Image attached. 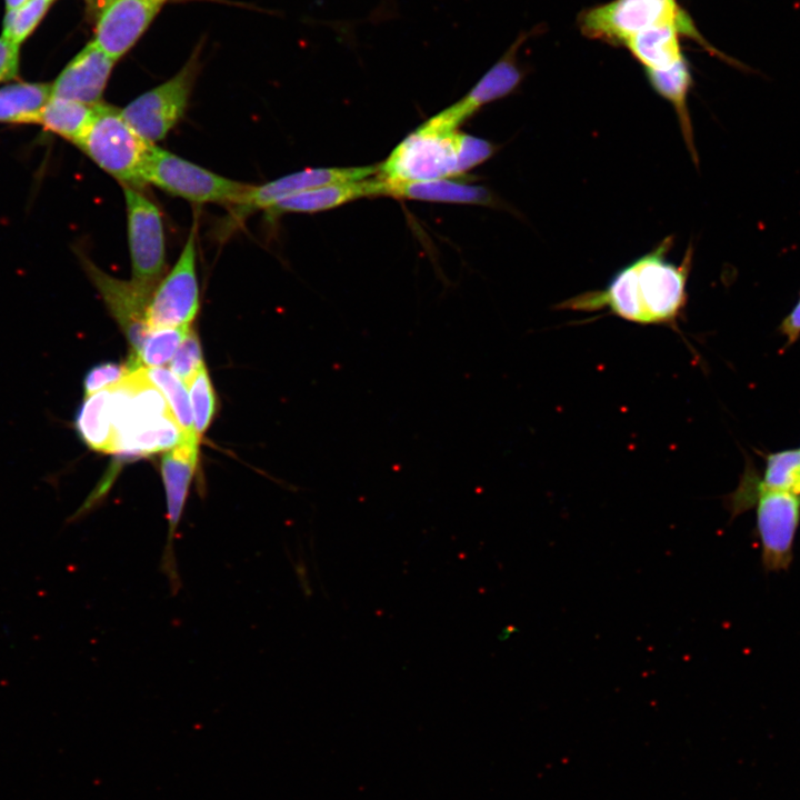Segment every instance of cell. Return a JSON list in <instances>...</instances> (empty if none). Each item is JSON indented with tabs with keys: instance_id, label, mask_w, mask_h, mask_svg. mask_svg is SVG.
I'll return each mask as SVG.
<instances>
[{
	"instance_id": "obj_1",
	"label": "cell",
	"mask_w": 800,
	"mask_h": 800,
	"mask_svg": "<svg viewBox=\"0 0 800 800\" xmlns=\"http://www.w3.org/2000/svg\"><path fill=\"white\" fill-rule=\"evenodd\" d=\"M673 238H664L650 252L620 269L603 289L577 294L558 304L573 311L608 310L638 324L674 328L687 306V281L692 248L679 264L667 258Z\"/></svg>"
},
{
	"instance_id": "obj_2",
	"label": "cell",
	"mask_w": 800,
	"mask_h": 800,
	"mask_svg": "<svg viewBox=\"0 0 800 800\" xmlns=\"http://www.w3.org/2000/svg\"><path fill=\"white\" fill-rule=\"evenodd\" d=\"M111 392L112 453L136 458L168 451L184 440L164 396L143 368L129 371Z\"/></svg>"
},
{
	"instance_id": "obj_3",
	"label": "cell",
	"mask_w": 800,
	"mask_h": 800,
	"mask_svg": "<svg viewBox=\"0 0 800 800\" xmlns=\"http://www.w3.org/2000/svg\"><path fill=\"white\" fill-rule=\"evenodd\" d=\"M77 146L123 187L147 184L144 166L153 146L126 121L121 109L106 103L94 107L93 117Z\"/></svg>"
},
{
	"instance_id": "obj_4",
	"label": "cell",
	"mask_w": 800,
	"mask_h": 800,
	"mask_svg": "<svg viewBox=\"0 0 800 800\" xmlns=\"http://www.w3.org/2000/svg\"><path fill=\"white\" fill-rule=\"evenodd\" d=\"M462 134L434 130L423 123L379 166L381 178L389 181H427L463 173Z\"/></svg>"
},
{
	"instance_id": "obj_5",
	"label": "cell",
	"mask_w": 800,
	"mask_h": 800,
	"mask_svg": "<svg viewBox=\"0 0 800 800\" xmlns=\"http://www.w3.org/2000/svg\"><path fill=\"white\" fill-rule=\"evenodd\" d=\"M146 183L194 203L230 207L242 201L252 184L231 180L153 144L143 170Z\"/></svg>"
},
{
	"instance_id": "obj_6",
	"label": "cell",
	"mask_w": 800,
	"mask_h": 800,
	"mask_svg": "<svg viewBox=\"0 0 800 800\" xmlns=\"http://www.w3.org/2000/svg\"><path fill=\"white\" fill-rule=\"evenodd\" d=\"M662 24H674L682 33L699 38L676 0H613L580 18V28L587 37L624 46L641 31Z\"/></svg>"
},
{
	"instance_id": "obj_7",
	"label": "cell",
	"mask_w": 800,
	"mask_h": 800,
	"mask_svg": "<svg viewBox=\"0 0 800 800\" xmlns=\"http://www.w3.org/2000/svg\"><path fill=\"white\" fill-rule=\"evenodd\" d=\"M198 64V58L193 54L172 78L143 92L121 109L126 121L146 141L156 144L182 118Z\"/></svg>"
},
{
	"instance_id": "obj_8",
	"label": "cell",
	"mask_w": 800,
	"mask_h": 800,
	"mask_svg": "<svg viewBox=\"0 0 800 800\" xmlns=\"http://www.w3.org/2000/svg\"><path fill=\"white\" fill-rule=\"evenodd\" d=\"M132 280L157 287L166 270L161 214L140 189L123 187Z\"/></svg>"
},
{
	"instance_id": "obj_9",
	"label": "cell",
	"mask_w": 800,
	"mask_h": 800,
	"mask_svg": "<svg viewBox=\"0 0 800 800\" xmlns=\"http://www.w3.org/2000/svg\"><path fill=\"white\" fill-rule=\"evenodd\" d=\"M199 309L196 231L191 229L178 261L152 292L147 309L149 331L190 326Z\"/></svg>"
},
{
	"instance_id": "obj_10",
	"label": "cell",
	"mask_w": 800,
	"mask_h": 800,
	"mask_svg": "<svg viewBox=\"0 0 800 800\" xmlns=\"http://www.w3.org/2000/svg\"><path fill=\"white\" fill-rule=\"evenodd\" d=\"M756 533L766 572L787 570L800 526V496L788 491L759 490L756 502Z\"/></svg>"
},
{
	"instance_id": "obj_11",
	"label": "cell",
	"mask_w": 800,
	"mask_h": 800,
	"mask_svg": "<svg viewBox=\"0 0 800 800\" xmlns=\"http://www.w3.org/2000/svg\"><path fill=\"white\" fill-rule=\"evenodd\" d=\"M198 443L197 440H183L166 451L161 458V477L167 498L168 536L160 570L169 581L172 596H176L181 588L173 543L196 470Z\"/></svg>"
},
{
	"instance_id": "obj_12",
	"label": "cell",
	"mask_w": 800,
	"mask_h": 800,
	"mask_svg": "<svg viewBox=\"0 0 800 800\" xmlns=\"http://www.w3.org/2000/svg\"><path fill=\"white\" fill-rule=\"evenodd\" d=\"M81 261L89 279L123 330L131 350L127 364L132 363L150 332L147 327V309L156 287L143 286L132 279L127 281L113 278L86 257H81Z\"/></svg>"
},
{
	"instance_id": "obj_13",
	"label": "cell",
	"mask_w": 800,
	"mask_h": 800,
	"mask_svg": "<svg viewBox=\"0 0 800 800\" xmlns=\"http://www.w3.org/2000/svg\"><path fill=\"white\" fill-rule=\"evenodd\" d=\"M378 171L379 166L306 169L261 186H252L242 201L231 207L230 219L226 224L231 228L254 211L267 210L280 200L300 192L332 183L363 180Z\"/></svg>"
},
{
	"instance_id": "obj_14",
	"label": "cell",
	"mask_w": 800,
	"mask_h": 800,
	"mask_svg": "<svg viewBox=\"0 0 800 800\" xmlns=\"http://www.w3.org/2000/svg\"><path fill=\"white\" fill-rule=\"evenodd\" d=\"M169 0H109L96 27L94 43L114 60L124 56Z\"/></svg>"
},
{
	"instance_id": "obj_15",
	"label": "cell",
	"mask_w": 800,
	"mask_h": 800,
	"mask_svg": "<svg viewBox=\"0 0 800 800\" xmlns=\"http://www.w3.org/2000/svg\"><path fill=\"white\" fill-rule=\"evenodd\" d=\"M518 43H514L458 102L429 119L426 124L439 131H456L482 106L511 93L522 79L516 61Z\"/></svg>"
},
{
	"instance_id": "obj_16",
	"label": "cell",
	"mask_w": 800,
	"mask_h": 800,
	"mask_svg": "<svg viewBox=\"0 0 800 800\" xmlns=\"http://www.w3.org/2000/svg\"><path fill=\"white\" fill-rule=\"evenodd\" d=\"M117 60L94 41L87 44L51 86V97L94 106L100 103Z\"/></svg>"
},
{
	"instance_id": "obj_17",
	"label": "cell",
	"mask_w": 800,
	"mask_h": 800,
	"mask_svg": "<svg viewBox=\"0 0 800 800\" xmlns=\"http://www.w3.org/2000/svg\"><path fill=\"white\" fill-rule=\"evenodd\" d=\"M386 180L363 179L339 182L307 190L274 203L266 211L276 217L288 212L313 213L336 208L346 202L370 196H386Z\"/></svg>"
},
{
	"instance_id": "obj_18",
	"label": "cell",
	"mask_w": 800,
	"mask_h": 800,
	"mask_svg": "<svg viewBox=\"0 0 800 800\" xmlns=\"http://www.w3.org/2000/svg\"><path fill=\"white\" fill-rule=\"evenodd\" d=\"M386 196L403 199L474 204L493 203V197L486 188L446 179L427 181L386 180Z\"/></svg>"
},
{
	"instance_id": "obj_19",
	"label": "cell",
	"mask_w": 800,
	"mask_h": 800,
	"mask_svg": "<svg viewBox=\"0 0 800 800\" xmlns=\"http://www.w3.org/2000/svg\"><path fill=\"white\" fill-rule=\"evenodd\" d=\"M646 72L652 89L672 104L687 149L694 163L698 164L693 129L687 104L692 78L686 60L682 59L664 70H646Z\"/></svg>"
},
{
	"instance_id": "obj_20",
	"label": "cell",
	"mask_w": 800,
	"mask_h": 800,
	"mask_svg": "<svg viewBox=\"0 0 800 800\" xmlns=\"http://www.w3.org/2000/svg\"><path fill=\"white\" fill-rule=\"evenodd\" d=\"M74 427L81 441L91 450L112 453L110 388L84 396L74 419Z\"/></svg>"
},
{
	"instance_id": "obj_21",
	"label": "cell",
	"mask_w": 800,
	"mask_h": 800,
	"mask_svg": "<svg viewBox=\"0 0 800 800\" xmlns=\"http://www.w3.org/2000/svg\"><path fill=\"white\" fill-rule=\"evenodd\" d=\"M679 32L674 24L657 26L636 34L626 46L646 70H664L684 59Z\"/></svg>"
},
{
	"instance_id": "obj_22",
	"label": "cell",
	"mask_w": 800,
	"mask_h": 800,
	"mask_svg": "<svg viewBox=\"0 0 800 800\" xmlns=\"http://www.w3.org/2000/svg\"><path fill=\"white\" fill-rule=\"evenodd\" d=\"M51 94V86L43 83H17L0 89V121L39 123Z\"/></svg>"
},
{
	"instance_id": "obj_23",
	"label": "cell",
	"mask_w": 800,
	"mask_h": 800,
	"mask_svg": "<svg viewBox=\"0 0 800 800\" xmlns=\"http://www.w3.org/2000/svg\"><path fill=\"white\" fill-rule=\"evenodd\" d=\"M94 106L51 97L44 106L39 123L77 144L94 113Z\"/></svg>"
},
{
	"instance_id": "obj_24",
	"label": "cell",
	"mask_w": 800,
	"mask_h": 800,
	"mask_svg": "<svg viewBox=\"0 0 800 800\" xmlns=\"http://www.w3.org/2000/svg\"><path fill=\"white\" fill-rule=\"evenodd\" d=\"M143 370L149 381L164 396L177 423L183 432L184 440L199 441L200 439L193 428L192 410L186 384L168 369L157 367L143 368Z\"/></svg>"
},
{
	"instance_id": "obj_25",
	"label": "cell",
	"mask_w": 800,
	"mask_h": 800,
	"mask_svg": "<svg viewBox=\"0 0 800 800\" xmlns=\"http://www.w3.org/2000/svg\"><path fill=\"white\" fill-rule=\"evenodd\" d=\"M759 490L788 491L800 496V448L769 452Z\"/></svg>"
},
{
	"instance_id": "obj_26",
	"label": "cell",
	"mask_w": 800,
	"mask_h": 800,
	"mask_svg": "<svg viewBox=\"0 0 800 800\" xmlns=\"http://www.w3.org/2000/svg\"><path fill=\"white\" fill-rule=\"evenodd\" d=\"M191 330L190 326L151 330L136 360L127 364L130 371L139 368H157L172 359L181 342Z\"/></svg>"
},
{
	"instance_id": "obj_27",
	"label": "cell",
	"mask_w": 800,
	"mask_h": 800,
	"mask_svg": "<svg viewBox=\"0 0 800 800\" xmlns=\"http://www.w3.org/2000/svg\"><path fill=\"white\" fill-rule=\"evenodd\" d=\"M187 387L189 388L194 432L200 439L210 426L216 410L214 392L204 366Z\"/></svg>"
},
{
	"instance_id": "obj_28",
	"label": "cell",
	"mask_w": 800,
	"mask_h": 800,
	"mask_svg": "<svg viewBox=\"0 0 800 800\" xmlns=\"http://www.w3.org/2000/svg\"><path fill=\"white\" fill-rule=\"evenodd\" d=\"M52 0H29L18 9L8 10L3 37L19 44L38 24Z\"/></svg>"
},
{
	"instance_id": "obj_29",
	"label": "cell",
	"mask_w": 800,
	"mask_h": 800,
	"mask_svg": "<svg viewBox=\"0 0 800 800\" xmlns=\"http://www.w3.org/2000/svg\"><path fill=\"white\" fill-rule=\"evenodd\" d=\"M203 366L199 338L194 331L190 330L170 360V371L187 387Z\"/></svg>"
},
{
	"instance_id": "obj_30",
	"label": "cell",
	"mask_w": 800,
	"mask_h": 800,
	"mask_svg": "<svg viewBox=\"0 0 800 800\" xmlns=\"http://www.w3.org/2000/svg\"><path fill=\"white\" fill-rule=\"evenodd\" d=\"M130 370L127 364L112 362L101 363L92 367L84 377V396L92 394L106 388L117 384Z\"/></svg>"
},
{
	"instance_id": "obj_31",
	"label": "cell",
	"mask_w": 800,
	"mask_h": 800,
	"mask_svg": "<svg viewBox=\"0 0 800 800\" xmlns=\"http://www.w3.org/2000/svg\"><path fill=\"white\" fill-rule=\"evenodd\" d=\"M18 71V44L2 37L0 39V81L16 77Z\"/></svg>"
},
{
	"instance_id": "obj_32",
	"label": "cell",
	"mask_w": 800,
	"mask_h": 800,
	"mask_svg": "<svg viewBox=\"0 0 800 800\" xmlns=\"http://www.w3.org/2000/svg\"><path fill=\"white\" fill-rule=\"evenodd\" d=\"M778 331L786 339L783 349L792 346L800 338V292L796 304L780 322Z\"/></svg>"
},
{
	"instance_id": "obj_33",
	"label": "cell",
	"mask_w": 800,
	"mask_h": 800,
	"mask_svg": "<svg viewBox=\"0 0 800 800\" xmlns=\"http://www.w3.org/2000/svg\"><path fill=\"white\" fill-rule=\"evenodd\" d=\"M29 0H6L8 10L18 9L24 3H27Z\"/></svg>"
},
{
	"instance_id": "obj_34",
	"label": "cell",
	"mask_w": 800,
	"mask_h": 800,
	"mask_svg": "<svg viewBox=\"0 0 800 800\" xmlns=\"http://www.w3.org/2000/svg\"><path fill=\"white\" fill-rule=\"evenodd\" d=\"M108 1H109V0H106L104 4H106Z\"/></svg>"
}]
</instances>
